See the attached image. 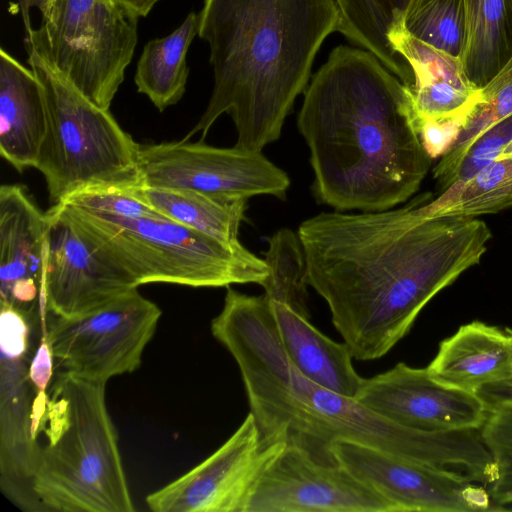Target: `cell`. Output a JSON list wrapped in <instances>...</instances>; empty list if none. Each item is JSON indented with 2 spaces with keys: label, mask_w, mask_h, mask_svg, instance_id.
Returning <instances> with one entry per match:
<instances>
[{
  "label": "cell",
  "mask_w": 512,
  "mask_h": 512,
  "mask_svg": "<svg viewBox=\"0 0 512 512\" xmlns=\"http://www.w3.org/2000/svg\"><path fill=\"white\" fill-rule=\"evenodd\" d=\"M418 201L382 211L323 212L299 225L305 282L325 300L359 361L386 355L426 304L487 251L492 234L485 222L425 217Z\"/></svg>",
  "instance_id": "cell-1"
},
{
  "label": "cell",
  "mask_w": 512,
  "mask_h": 512,
  "mask_svg": "<svg viewBox=\"0 0 512 512\" xmlns=\"http://www.w3.org/2000/svg\"><path fill=\"white\" fill-rule=\"evenodd\" d=\"M211 332L238 365L263 439L294 444L324 463H336L332 445L349 440L435 467H457L477 482L492 475L494 462L479 429L403 427L305 377L285 353L265 294L251 296L228 286Z\"/></svg>",
  "instance_id": "cell-2"
},
{
  "label": "cell",
  "mask_w": 512,
  "mask_h": 512,
  "mask_svg": "<svg viewBox=\"0 0 512 512\" xmlns=\"http://www.w3.org/2000/svg\"><path fill=\"white\" fill-rule=\"evenodd\" d=\"M297 126L313 194L337 211L391 209L418 191L431 166L410 87L366 49L330 52L304 91Z\"/></svg>",
  "instance_id": "cell-3"
},
{
  "label": "cell",
  "mask_w": 512,
  "mask_h": 512,
  "mask_svg": "<svg viewBox=\"0 0 512 512\" xmlns=\"http://www.w3.org/2000/svg\"><path fill=\"white\" fill-rule=\"evenodd\" d=\"M198 36L210 49L214 86L185 139L207 136L227 113L235 146L262 151L279 139L296 98L306 90L321 45L338 32L335 0H204Z\"/></svg>",
  "instance_id": "cell-4"
},
{
  "label": "cell",
  "mask_w": 512,
  "mask_h": 512,
  "mask_svg": "<svg viewBox=\"0 0 512 512\" xmlns=\"http://www.w3.org/2000/svg\"><path fill=\"white\" fill-rule=\"evenodd\" d=\"M104 383L61 371L37 436L31 488L39 512H133Z\"/></svg>",
  "instance_id": "cell-5"
},
{
  "label": "cell",
  "mask_w": 512,
  "mask_h": 512,
  "mask_svg": "<svg viewBox=\"0 0 512 512\" xmlns=\"http://www.w3.org/2000/svg\"><path fill=\"white\" fill-rule=\"evenodd\" d=\"M94 251L137 287L263 286L268 267L241 243L226 244L164 215L122 217L60 203Z\"/></svg>",
  "instance_id": "cell-6"
},
{
  "label": "cell",
  "mask_w": 512,
  "mask_h": 512,
  "mask_svg": "<svg viewBox=\"0 0 512 512\" xmlns=\"http://www.w3.org/2000/svg\"><path fill=\"white\" fill-rule=\"evenodd\" d=\"M27 62L39 81L47 129L36 169L44 176L55 205L81 191L140 187L138 149L109 109L80 93L29 37Z\"/></svg>",
  "instance_id": "cell-7"
},
{
  "label": "cell",
  "mask_w": 512,
  "mask_h": 512,
  "mask_svg": "<svg viewBox=\"0 0 512 512\" xmlns=\"http://www.w3.org/2000/svg\"><path fill=\"white\" fill-rule=\"evenodd\" d=\"M137 22L112 0H54L26 36L80 93L109 109L134 55Z\"/></svg>",
  "instance_id": "cell-8"
},
{
  "label": "cell",
  "mask_w": 512,
  "mask_h": 512,
  "mask_svg": "<svg viewBox=\"0 0 512 512\" xmlns=\"http://www.w3.org/2000/svg\"><path fill=\"white\" fill-rule=\"evenodd\" d=\"M161 309L133 288L82 316L47 314L41 330L61 371L104 383L136 371Z\"/></svg>",
  "instance_id": "cell-9"
},
{
  "label": "cell",
  "mask_w": 512,
  "mask_h": 512,
  "mask_svg": "<svg viewBox=\"0 0 512 512\" xmlns=\"http://www.w3.org/2000/svg\"><path fill=\"white\" fill-rule=\"evenodd\" d=\"M138 166L143 187L194 190L224 199H283L290 187L287 173L262 151L218 148L185 138L139 144Z\"/></svg>",
  "instance_id": "cell-10"
},
{
  "label": "cell",
  "mask_w": 512,
  "mask_h": 512,
  "mask_svg": "<svg viewBox=\"0 0 512 512\" xmlns=\"http://www.w3.org/2000/svg\"><path fill=\"white\" fill-rule=\"evenodd\" d=\"M286 445L263 439L249 412L215 452L148 494L146 504L154 512H246L258 480Z\"/></svg>",
  "instance_id": "cell-11"
},
{
  "label": "cell",
  "mask_w": 512,
  "mask_h": 512,
  "mask_svg": "<svg viewBox=\"0 0 512 512\" xmlns=\"http://www.w3.org/2000/svg\"><path fill=\"white\" fill-rule=\"evenodd\" d=\"M335 461L365 483L395 512H475L491 510V497L468 476L368 444L339 440Z\"/></svg>",
  "instance_id": "cell-12"
},
{
  "label": "cell",
  "mask_w": 512,
  "mask_h": 512,
  "mask_svg": "<svg viewBox=\"0 0 512 512\" xmlns=\"http://www.w3.org/2000/svg\"><path fill=\"white\" fill-rule=\"evenodd\" d=\"M246 512H395L339 463L287 444L258 480Z\"/></svg>",
  "instance_id": "cell-13"
},
{
  "label": "cell",
  "mask_w": 512,
  "mask_h": 512,
  "mask_svg": "<svg viewBox=\"0 0 512 512\" xmlns=\"http://www.w3.org/2000/svg\"><path fill=\"white\" fill-rule=\"evenodd\" d=\"M354 399L397 425L428 432L480 429L488 416L477 394L447 386L427 368L403 362L363 378Z\"/></svg>",
  "instance_id": "cell-14"
},
{
  "label": "cell",
  "mask_w": 512,
  "mask_h": 512,
  "mask_svg": "<svg viewBox=\"0 0 512 512\" xmlns=\"http://www.w3.org/2000/svg\"><path fill=\"white\" fill-rule=\"evenodd\" d=\"M48 220L44 296L49 314L73 318L138 288L117 267L100 257L58 203Z\"/></svg>",
  "instance_id": "cell-15"
},
{
  "label": "cell",
  "mask_w": 512,
  "mask_h": 512,
  "mask_svg": "<svg viewBox=\"0 0 512 512\" xmlns=\"http://www.w3.org/2000/svg\"><path fill=\"white\" fill-rule=\"evenodd\" d=\"M48 220L25 187H0L1 301L47 315L44 296Z\"/></svg>",
  "instance_id": "cell-16"
},
{
  "label": "cell",
  "mask_w": 512,
  "mask_h": 512,
  "mask_svg": "<svg viewBox=\"0 0 512 512\" xmlns=\"http://www.w3.org/2000/svg\"><path fill=\"white\" fill-rule=\"evenodd\" d=\"M25 358L1 356L0 485L17 507L39 512L31 488L39 445L30 432Z\"/></svg>",
  "instance_id": "cell-17"
},
{
  "label": "cell",
  "mask_w": 512,
  "mask_h": 512,
  "mask_svg": "<svg viewBox=\"0 0 512 512\" xmlns=\"http://www.w3.org/2000/svg\"><path fill=\"white\" fill-rule=\"evenodd\" d=\"M47 129L43 91L31 68L0 49V154L17 171L36 167Z\"/></svg>",
  "instance_id": "cell-18"
},
{
  "label": "cell",
  "mask_w": 512,
  "mask_h": 512,
  "mask_svg": "<svg viewBox=\"0 0 512 512\" xmlns=\"http://www.w3.org/2000/svg\"><path fill=\"white\" fill-rule=\"evenodd\" d=\"M426 368L437 381L476 394L512 376V337L507 329L473 321L443 340Z\"/></svg>",
  "instance_id": "cell-19"
},
{
  "label": "cell",
  "mask_w": 512,
  "mask_h": 512,
  "mask_svg": "<svg viewBox=\"0 0 512 512\" xmlns=\"http://www.w3.org/2000/svg\"><path fill=\"white\" fill-rule=\"evenodd\" d=\"M269 301L279 338L293 365L311 381L355 398L363 378L353 366L348 346L321 333L288 304Z\"/></svg>",
  "instance_id": "cell-20"
},
{
  "label": "cell",
  "mask_w": 512,
  "mask_h": 512,
  "mask_svg": "<svg viewBox=\"0 0 512 512\" xmlns=\"http://www.w3.org/2000/svg\"><path fill=\"white\" fill-rule=\"evenodd\" d=\"M466 44L462 66L477 89L512 58V0H464Z\"/></svg>",
  "instance_id": "cell-21"
},
{
  "label": "cell",
  "mask_w": 512,
  "mask_h": 512,
  "mask_svg": "<svg viewBox=\"0 0 512 512\" xmlns=\"http://www.w3.org/2000/svg\"><path fill=\"white\" fill-rule=\"evenodd\" d=\"M198 13L190 12L169 35L149 40L137 62L134 83L160 111L177 104L186 91L187 52L198 35Z\"/></svg>",
  "instance_id": "cell-22"
},
{
  "label": "cell",
  "mask_w": 512,
  "mask_h": 512,
  "mask_svg": "<svg viewBox=\"0 0 512 512\" xmlns=\"http://www.w3.org/2000/svg\"><path fill=\"white\" fill-rule=\"evenodd\" d=\"M139 195L154 209L191 229L230 245L239 244V228L247 201L224 199L187 189L139 187Z\"/></svg>",
  "instance_id": "cell-23"
},
{
  "label": "cell",
  "mask_w": 512,
  "mask_h": 512,
  "mask_svg": "<svg viewBox=\"0 0 512 512\" xmlns=\"http://www.w3.org/2000/svg\"><path fill=\"white\" fill-rule=\"evenodd\" d=\"M427 199L419 197L417 205L425 217L475 218L512 207V156L497 158L466 181Z\"/></svg>",
  "instance_id": "cell-24"
},
{
  "label": "cell",
  "mask_w": 512,
  "mask_h": 512,
  "mask_svg": "<svg viewBox=\"0 0 512 512\" xmlns=\"http://www.w3.org/2000/svg\"><path fill=\"white\" fill-rule=\"evenodd\" d=\"M512 116V58L504 68L479 91V97L454 144L433 168V178L441 192L471 145L489 128Z\"/></svg>",
  "instance_id": "cell-25"
},
{
  "label": "cell",
  "mask_w": 512,
  "mask_h": 512,
  "mask_svg": "<svg viewBox=\"0 0 512 512\" xmlns=\"http://www.w3.org/2000/svg\"><path fill=\"white\" fill-rule=\"evenodd\" d=\"M402 23L413 37L462 61L466 44L464 0H412Z\"/></svg>",
  "instance_id": "cell-26"
},
{
  "label": "cell",
  "mask_w": 512,
  "mask_h": 512,
  "mask_svg": "<svg viewBox=\"0 0 512 512\" xmlns=\"http://www.w3.org/2000/svg\"><path fill=\"white\" fill-rule=\"evenodd\" d=\"M265 262L268 276L262 286L270 300L281 301L309 318L305 282V258L299 237L288 228L268 239Z\"/></svg>",
  "instance_id": "cell-27"
},
{
  "label": "cell",
  "mask_w": 512,
  "mask_h": 512,
  "mask_svg": "<svg viewBox=\"0 0 512 512\" xmlns=\"http://www.w3.org/2000/svg\"><path fill=\"white\" fill-rule=\"evenodd\" d=\"M480 433L497 472L489 491L490 497L498 505L512 503V404L488 411Z\"/></svg>",
  "instance_id": "cell-28"
},
{
  "label": "cell",
  "mask_w": 512,
  "mask_h": 512,
  "mask_svg": "<svg viewBox=\"0 0 512 512\" xmlns=\"http://www.w3.org/2000/svg\"><path fill=\"white\" fill-rule=\"evenodd\" d=\"M138 188L89 189L70 196L63 203L88 211L122 217L161 216L160 212L139 195Z\"/></svg>",
  "instance_id": "cell-29"
},
{
  "label": "cell",
  "mask_w": 512,
  "mask_h": 512,
  "mask_svg": "<svg viewBox=\"0 0 512 512\" xmlns=\"http://www.w3.org/2000/svg\"><path fill=\"white\" fill-rule=\"evenodd\" d=\"M512 139V116L485 131L468 149L451 177L449 187L466 181L496 160Z\"/></svg>",
  "instance_id": "cell-30"
},
{
  "label": "cell",
  "mask_w": 512,
  "mask_h": 512,
  "mask_svg": "<svg viewBox=\"0 0 512 512\" xmlns=\"http://www.w3.org/2000/svg\"><path fill=\"white\" fill-rule=\"evenodd\" d=\"M470 111L462 114L416 121L421 143L431 159L441 157L454 144L465 126Z\"/></svg>",
  "instance_id": "cell-31"
},
{
  "label": "cell",
  "mask_w": 512,
  "mask_h": 512,
  "mask_svg": "<svg viewBox=\"0 0 512 512\" xmlns=\"http://www.w3.org/2000/svg\"><path fill=\"white\" fill-rule=\"evenodd\" d=\"M53 354L46 336L41 330L40 342L28 367L30 383L37 391H46L53 375Z\"/></svg>",
  "instance_id": "cell-32"
},
{
  "label": "cell",
  "mask_w": 512,
  "mask_h": 512,
  "mask_svg": "<svg viewBox=\"0 0 512 512\" xmlns=\"http://www.w3.org/2000/svg\"><path fill=\"white\" fill-rule=\"evenodd\" d=\"M506 329L512 337V329ZM476 394L488 411L500 405L512 404V376L507 380L483 386Z\"/></svg>",
  "instance_id": "cell-33"
},
{
  "label": "cell",
  "mask_w": 512,
  "mask_h": 512,
  "mask_svg": "<svg viewBox=\"0 0 512 512\" xmlns=\"http://www.w3.org/2000/svg\"><path fill=\"white\" fill-rule=\"evenodd\" d=\"M388 25L403 20L404 14L412 0H373Z\"/></svg>",
  "instance_id": "cell-34"
},
{
  "label": "cell",
  "mask_w": 512,
  "mask_h": 512,
  "mask_svg": "<svg viewBox=\"0 0 512 512\" xmlns=\"http://www.w3.org/2000/svg\"><path fill=\"white\" fill-rule=\"evenodd\" d=\"M128 16L139 19L146 17L160 0H112Z\"/></svg>",
  "instance_id": "cell-35"
},
{
  "label": "cell",
  "mask_w": 512,
  "mask_h": 512,
  "mask_svg": "<svg viewBox=\"0 0 512 512\" xmlns=\"http://www.w3.org/2000/svg\"><path fill=\"white\" fill-rule=\"evenodd\" d=\"M507 156H512V139L503 148L499 157H507Z\"/></svg>",
  "instance_id": "cell-36"
}]
</instances>
